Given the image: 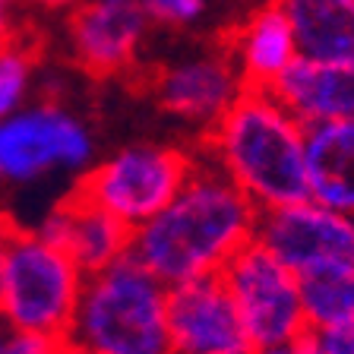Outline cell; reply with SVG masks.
<instances>
[{
	"mask_svg": "<svg viewBox=\"0 0 354 354\" xmlns=\"http://www.w3.org/2000/svg\"><path fill=\"white\" fill-rule=\"evenodd\" d=\"M257 215L253 199L209 155H193V171L174 199L133 228L130 253L162 285L221 272L243 243L253 241Z\"/></svg>",
	"mask_w": 354,
	"mask_h": 354,
	"instance_id": "obj_1",
	"label": "cell"
},
{
	"mask_svg": "<svg viewBox=\"0 0 354 354\" xmlns=\"http://www.w3.org/2000/svg\"><path fill=\"white\" fill-rule=\"evenodd\" d=\"M203 146L257 209L310 199L307 127L269 88H241Z\"/></svg>",
	"mask_w": 354,
	"mask_h": 354,
	"instance_id": "obj_2",
	"label": "cell"
},
{
	"mask_svg": "<svg viewBox=\"0 0 354 354\" xmlns=\"http://www.w3.org/2000/svg\"><path fill=\"white\" fill-rule=\"evenodd\" d=\"M168 285L130 250L82 281L66 342L73 354H171Z\"/></svg>",
	"mask_w": 354,
	"mask_h": 354,
	"instance_id": "obj_3",
	"label": "cell"
},
{
	"mask_svg": "<svg viewBox=\"0 0 354 354\" xmlns=\"http://www.w3.org/2000/svg\"><path fill=\"white\" fill-rule=\"evenodd\" d=\"M86 272L70 253L35 231L7 228L3 237V297L0 317L29 332L66 335Z\"/></svg>",
	"mask_w": 354,
	"mask_h": 354,
	"instance_id": "obj_4",
	"label": "cell"
},
{
	"mask_svg": "<svg viewBox=\"0 0 354 354\" xmlns=\"http://www.w3.org/2000/svg\"><path fill=\"white\" fill-rule=\"evenodd\" d=\"M193 171V155L174 146H127L73 187L80 196L136 228L174 199Z\"/></svg>",
	"mask_w": 354,
	"mask_h": 354,
	"instance_id": "obj_5",
	"label": "cell"
},
{
	"mask_svg": "<svg viewBox=\"0 0 354 354\" xmlns=\"http://www.w3.org/2000/svg\"><path fill=\"white\" fill-rule=\"evenodd\" d=\"M221 275L253 348L285 345L307 335L297 272L266 250L257 237L225 263Z\"/></svg>",
	"mask_w": 354,
	"mask_h": 354,
	"instance_id": "obj_6",
	"label": "cell"
},
{
	"mask_svg": "<svg viewBox=\"0 0 354 354\" xmlns=\"http://www.w3.org/2000/svg\"><path fill=\"white\" fill-rule=\"evenodd\" d=\"M95 142L80 118L57 104H35L0 120L3 177L13 184H35L48 171H82L92 162Z\"/></svg>",
	"mask_w": 354,
	"mask_h": 354,
	"instance_id": "obj_7",
	"label": "cell"
},
{
	"mask_svg": "<svg viewBox=\"0 0 354 354\" xmlns=\"http://www.w3.org/2000/svg\"><path fill=\"white\" fill-rule=\"evenodd\" d=\"M253 237L297 275L354 263V215L335 212L313 199L259 209Z\"/></svg>",
	"mask_w": 354,
	"mask_h": 354,
	"instance_id": "obj_8",
	"label": "cell"
},
{
	"mask_svg": "<svg viewBox=\"0 0 354 354\" xmlns=\"http://www.w3.org/2000/svg\"><path fill=\"white\" fill-rule=\"evenodd\" d=\"M165 310L171 354H253L221 272L168 285Z\"/></svg>",
	"mask_w": 354,
	"mask_h": 354,
	"instance_id": "obj_9",
	"label": "cell"
},
{
	"mask_svg": "<svg viewBox=\"0 0 354 354\" xmlns=\"http://www.w3.org/2000/svg\"><path fill=\"white\" fill-rule=\"evenodd\" d=\"M35 234L60 247L64 253H70L73 263L88 275L130 250L133 228L114 218L111 212H104L102 206H95L92 199L70 190V196L60 199L41 218Z\"/></svg>",
	"mask_w": 354,
	"mask_h": 354,
	"instance_id": "obj_10",
	"label": "cell"
},
{
	"mask_svg": "<svg viewBox=\"0 0 354 354\" xmlns=\"http://www.w3.org/2000/svg\"><path fill=\"white\" fill-rule=\"evenodd\" d=\"M146 26L149 19L136 7V0L130 3L92 0L70 16V44L76 60L92 76H111L136 60Z\"/></svg>",
	"mask_w": 354,
	"mask_h": 354,
	"instance_id": "obj_11",
	"label": "cell"
},
{
	"mask_svg": "<svg viewBox=\"0 0 354 354\" xmlns=\"http://www.w3.org/2000/svg\"><path fill=\"white\" fill-rule=\"evenodd\" d=\"M241 76L231 54H206V57L180 60L158 76V102L174 118L212 127L241 95Z\"/></svg>",
	"mask_w": 354,
	"mask_h": 354,
	"instance_id": "obj_12",
	"label": "cell"
},
{
	"mask_svg": "<svg viewBox=\"0 0 354 354\" xmlns=\"http://www.w3.org/2000/svg\"><path fill=\"white\" fill-rule=\"evenodd\" d=\"M269 92L304 127L354 118V64L310 60L297 54Z\"/></svg>",
	"mask_w": 354,
	"mask_h": 354,
	"instance_id": "obj_13",
	"label": "cell"
},
{
	"mask_svg": "<svg viewBox=\"0 0 354 354\" xmlns=\"http://www.w3.org/2000/svg\"><path fill=\"white\" fill-rule=\"evenodd\" d=\"M243 88H269L297 57V38L279 0L259 7L234 32L228 48Z\"/></svg>",
	"mask_w": 354,
	"mask_h": 354,
	"instance_id": "obj_14",
	"label": "cell"
},
{
	"mask_svg": "<svg viewBox=\"0 0 354 354\" xmlns=\"http://www.w3.org/2000/svg\"><path fill=\"white\" fill-rule=\"evenodd\" d=\"M310 199L354 215V118L307 127Z\"/></svg>",
	"mask_w": 354,
	"mask_h": 354,
	"instance_id": "obj_15",
	"label": "cell"
},
{
	"mask_svg": "<svg viewBox=\"0 0 354 354\" xmlns=\"http://www.w3.org/2000/svg\"><path fill=\"white\" fill-rule=\"evenodd\" d=\"M297 38V54L310 60L354 64V0H279Z\"/></svg>",
	"mask_w": 354,
	"mask_h": 354,
	"instance_id": "obj_16",
	"label": "cell"
},
{
	"mask_svg": "<svg viewBox=\"0 0 354 354\" xmlns=\"http://www.w3.org/2000/svg\"><path fill=\"white\" fill-rule=\"evenodd\" d=\"M301 307L310 329H326L354 319V263L323 266L297 275Z\"/></svg>",
	"mask_w": 354,
	"mask_h": 354,
	"instance_id": "obj_17",
	"label": "cell"
},
{
	"mask_svg": "<svg viewBox=\"0 0 354 354\" xmlns=\"http://www.w3.org/2000/svg\"><path fill=\"white\" fill-rule=\"evenodd\" d=\"M32 80V60L26 51L3 44L0 48V120H7L10 114L22 108V98L29 92Z\"/></svg>",
	"mask_w": 354,
	"mask_h": 354,
	"instance_id": "obj_18",
	"label": "cell"
},
{
	"mask_svg": "<svg viewBox=\"0 0 354 354\" xmlns=\"http://www.w3.org/2000/svg\"><path fill=\"white\" fill-rule=\"evenodd\" d=\"M0 354H73L66 335L29 332L0 317Z\"/></svg>",
	"mask_w": 354,
	"mask_h": 354,
	"instance_id": "obj_19",
	"label": "cell"
},
{
	"mask_svg": "<svg viewBox=\"0 0 354 354\" xmlns=\"http://www.w3.org/2000/svg\"><path fill=\"white\" fill-rule=\"evenodd\" d=\"M209 0H136L149 22H162V26H190L203 16Z\"/></svg>",
	"mask_w": 354,
	"mask_h": 354,
	"instance_id": "obj_20",
	"label": "cell"
},
{
	"mask_svg": "<svg viewBox=\"0 0 354 354\" xmlns=\"http://www.w3.org/2000/svg\"><path fill=\"white\" fill-rule=\"evenodd\" d=\"M304 339L313 354H354V319L326 329H310Z\"/></svg>",
	"mask_w": 354,
	"mask_h": 354,
	"instance_id": "obj_21",
	"label": "cell"
},
{
	"mask_svg": "<svg viewBox=\"0 0 354 354\" xmlns=\"http://www.w3.org/2000/svg\"><path fill=\"white\" fill-rule=\"evenodd\" d=\"M253 354H310L307 339L285 342V345H269V348H253Z\"/></svg>",
	"mask_w": 354,
	"mask_h": 354,
	"instance_id": "obj_22",
	"label": "cell"
},
{
	"mask_svg": "<svg viewBox=\"0 0 354 354\" xmlns=\"http://www.w3.org/2000/svg\"><path fill=\"white\" fill-rule=\"evenodd\" d=\"M10 0H0V48L10 44V13H7Z\"/></svg>",
	"mask_w": 354,
	"mask_h": 354,
	"instance_id": "obj_23",
	"label": "cell"
},
{
	"mask_svg": "<svg viewBox=\"0 0 354 354\" xmlns=\"http://www.w3.org/2000/svg\"><path fill=\"white\" fill-rule=\"evenodd\" d=\"M7 221L0 218V297H3V237H7Z\"/></svg>",
	"mask_w": 354,
	"mask_h": 354,
	"instance_id": "obj_24",
	"label": "cell"
},
{
	"mask_svg": "<svg viewBox=\"0 0 354 354\" xmlns=\"http://www.w3.org/2000/svg\"><path fill=\"white\" fill-rule=\"evenodd\" d=\"M35 3H41V7H51V10H60V7H70V3H76V0H35Z\"/></svg>",
	"mask_w": 354,
	"mask_h": 354,
	"instance_id": "obj_25",
	"label": "cell"
},
{
	"mask_svg": "<svg viewBox=\"0 0 354 354\" xmlns=\"http://www.w3.org/2000/svg\"><path fill=\"white\" fill-rule=\"evenodd\" d=\"M104 3H130V0H104Z\"/></svg>",
	"mask_w": 354,
	"mask_h": 354,
	"instance_id": "obj_26",
	"label": "cell"
},
{
	"mask_svg": "<svg viewBox=\"0 0 354 354\" xmlns=\"http://www.w3.org/2000/svg\"><path fill=\"white\" fill-rule=\"evenodd\" d=\"M0 184H3V158H0Z\"/></svg>",
	"mask_w": 354,
	"mask_h": 354,
	"instance_id": "obj_27",
	"label": "cell"
},
{
	"mask_svg": "<svg viewBox=\"0 0 354 354\" xmlns=\"http://www.w3.org/2000/svg\"><path fill=\"white\" fill-rule=\"evenodd\" d=\"M307 348H310V345H307ZM310 354H313V351H310Z\"/></svg>",
	"mask_w": 354,
	"mask_h": 354,
	"instance_id": "obj_28",
	"label": "cell"
}]
</instances>
